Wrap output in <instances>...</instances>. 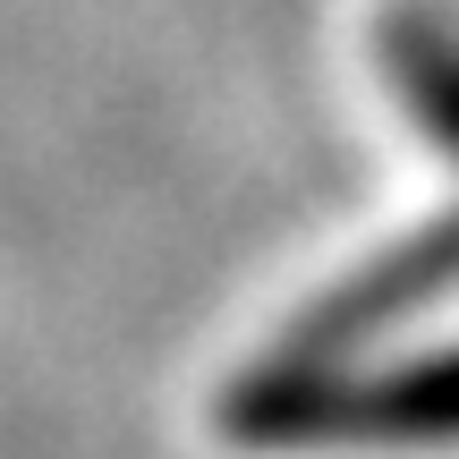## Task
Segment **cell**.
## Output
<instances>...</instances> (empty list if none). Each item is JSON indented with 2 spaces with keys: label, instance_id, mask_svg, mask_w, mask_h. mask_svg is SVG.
I'll use <instances>...</instances> for the list:
<instances>
[{
  "label": "cell",
  "instance_id": "cell-2",
  "mask_svg": "<svg viewBox=\"0 0 459 459\" xmlns=\"http://www.w3.org/2000/svg\"><path fill=\"white\" fill-rule=\"evenodd\" d=\"M392 77H400V94L417 102V119L434 128V145L459 153V43L434 34V26H409L392 43Z\"/></svg>",
  "mask_w": 459,
  "mask_h": 459
},
{
  "label": "cell",
  "instance_id": "cell-1",
  "mask_svg": "<svg viewBox=\"0 0 459 459\" xmlns=\"http://www.w3.org/2000/svg\"><path fill=\"white\" fill-rule=\"evenodd\" d=\"M332 426H349V434H409V443H451V434H459V358L383 383L366 409L332 417Z\"/></svg>",
  "mask_w": 459,
  "mask_h": 459
}]
</instances>
